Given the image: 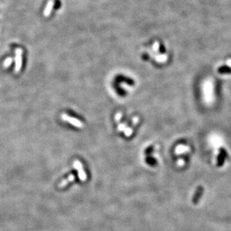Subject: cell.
Masks as SVG:
<instances>
[{"mask_svg": "<svg viewBox=\"0 0 231 231\" xmlns=\"http://www.w3.org/2000/svg\"><path fill=\"white\" fill-rule=\"evenodd\" d=\"M62 118L63 120H66V121L69 122V123H72L73 126H77V127H82L83 126V123H82V122L79 121V120H77L75 117H71V116H69L67 114H62Z\"/></svg>", "mask_w": 231, "mask_h": 231, "instance_id": "cell-2", "label": "cell"}, {"mask_svg": "<svg viewBox=\"0 0 231 231\" xmlns=\"http://www.w3.org/2000/svg\"><path fill=\"white\" fill-rule=\"evenodd\" d=\"M22 54L23 50L18 48L16 50V65H15V72L18 73L22 67Z\"/></svg>", "mask_w": 231, "mask_h": 231, "instance_id": "cell-1", "label": "cell"}, {"mask_svg": "<svg viewBox=\"0 0 231 231\" xmlns=\"http://www.w3.org/2000/svg\"><path fill=\"white\" fill-rule=\"evenodd\" d=\"M53 5H54V1L51 0V1L49 2L47 7H46L45 10H44V15H45V16L47 17L50 14L52 9H53Z\"/></svg>", "mask_w": 231, "mask_h": 231, "instance_id": "cell-4", "label": "cell"}, {"mask_svg": "<svg viewBox=\"0 0 231 231\" xmlns=\"http://www.w3.org/2000/svg\"><path fill=\"white\" fill-rule=\"evenodd\" d=\"M11 62H12L11 59V58H8V59L5 60V62H4V66L6 67H8L9 65H11Z\"/></svg>", "mask_w": 231, "mask_h": 231, "instance_id": "cell-6", "label": "cell"}, {"mask_svg": "<svg viewBox=\"0 0 231 231\" xmlns=\"http://www.w3.org/2000/svg\"><path fill=\"white\" fill-rule=\"evenodd\" d=\"M74 167L78 171V174H79V179H80L82 181H85V180H86V174H85V171H84L82 164H81L79 161L76 160L74 163Z\"/></svg>", "mask_w": 231, "mask_h": 231, "instance_id": "cell-3", "label": "cell"}, {"mask_svg": "<svg viewBox=\"0 0 231 231\" xmlns=\"http://www.w3.org/2000/svg\"><path fill=\"white\" fill-rule=\"evenodd\" d=\"M75 178H76V176H75L74 174H70V175L68 177H67L66 180H63V181H62V183H61L60 186H60V187H64V186H66L67 183H70V182L73 181V180H75Z\"/></svg>", "mask_w": 231, "mask_h": 231, "instance_id": "cell-5", "label": "cell"}]
</instances>
